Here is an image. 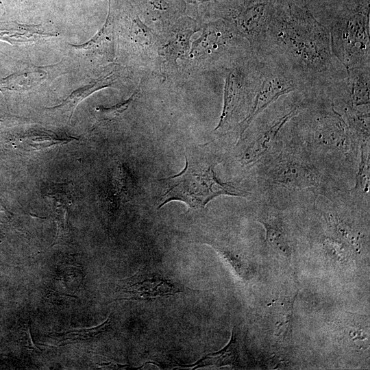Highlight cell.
I'll use <instances>...</instances> for the list:
<instances>
[{
    "label": "cell",
    "instance_id": "cell-1",
    "mask_svg": "<svg viewBox=\"0 0 370 370\" xmlns=\"http://www.w3.org/2000/svg\"><path fill=\"white\" fill-rule=\"evenodd\" d=\"M312 95H332L347 83V71L334 53L328 30L306 0H276L262 51Z\"/></svg>",
    "mask_w": 370,
    "mask_h": 370
},
{
    "label": "cell",
    "instance_id": "cell-2",
    "mask_svg": "<svg viewBox=\"0 0 370 370\" xmlns=\"http://www.w3.org/2000/svg\"><path fill=\"white\" fill-rule=\"evenodd\" d=\"M316 18L328 30L336 58L349 70L370 66L369 0H333Z\"/></svg>",
    "mask_w": 370,
    "mask_h": 370
},
{
    "label": "cell",
    "instance_id": "cell-3",
    "mask_svg": "<svg viewBox=\"0 0 370 370\" xmlns=\"http://www.w3.org/2000/svg\"><path fill=\"white\" fill-rule=\"evenodd\" d=\"M164 180L169 186L162 196L159 208L176 200L184 202L190 208L198 209L221 195L244 197L247 195L232 184L221 182L212 165L190 162L186 157L182 171Z\"/></svg>",
    "mask_w": 370,
    "mask_h": 370
},
{
    "label": "cell",
    "instance_id": "cell-4",
    "mask_svg": "<svg viewBox=\"0 0 370 370\" xmlns=\"http://www.w3.org/2000/svg\"><path fill=\"white\" fill-rule=\"evenodd\" d=\"M262 171L263 184L288 190L318 189L323 175L306 153L284 149L267 160Z\"/></svg>",
    "mask_w": 370,
    "mask_h": 370
},
{
    "label": "cell",
    "instance_id": "cell-5",
    "mask_svg": "<svg viewBox=\"0 0 370 370\" xmlns=\"http://www.w3.org/2000/svg\"><path fill=\"white\" fill-rule=\"evenodd\" d=\"M243 63L227 71L223 108L215 130L237 121L241 116L244 121L250 112L259 81L260 62L258 57L251 53Z\"/></svg>",
    "mask_w": 370,
    "mask_h": 370
},
{
    "label": "cell",
    "instance_id": "cell-6",
    "mask_svg": "<svg viewBox=\"0 0 370 370\" xmlns=\"http://www.w3.org/2000/svg\"><path fill=\"white\" fill-rule=\"evenodd\" d=\"M260 61V77L251 108L241 123L242 136L255 118L280 97L302 91L296 79L267 53L256 54Z\"/></svg>",
    "mask_w": 370,
    "mask_h": 370
},
{
    "label": "cell",
    "instance_id": "cell-7",
    "mask_svg": "<svg viewBox=\"0 0 370 370\" xmlns=\"http://www.w3.org/2000/svg\"><path fill=\"white\" fill-rule=\"evenodd\" d=\"M275 2L276 0H243L232 11V25L249 42L254 54L260 53L264 49Z\"/></svg>",
    "mask_w": 370,
    "mask_h": 370
},
{
    "label": "cell",
    "instance_id": "cell-8",
    "mask_svg": "<svg viewBox=\"0 0 370 370\" xmlns=\"http://www.w3.org/2000/svg\"><path fill=\"white\" fill-rule=\"evenodd\" d=\"M117 291L126 294L125 299H147L173 296L182 291V287L159 274L140 270L121 281Z\"/></svg>",
    "mask_w": 370,
    "mask_h": 370
},
{
    "label": "cell",
    "instance_id": "cell-9",
    "mask_svg": "<svg viewBox=\"0 0 370 370\" xmlns=\"http://www.w3.org/2000/svg\"><path fill=\"white\" fill-rule=\"evenodd\" d=\"M73 186L70 183L54 184L47 195L51 203L57 233L51 246L62 241L69 234L68 213L73 201Z\"/></svg>",
    "mask_w": 370,
    "mask_h": 370
},
{
    "label": "cell",
    "instance_id": "cell-10",
    "mask_svg": "<svg viewBox=\"0 0 370 370\" xmlns=\"http://www.w3.org/2000/svg\"><path fill=\"white\" fill-rule=\"evenodd\" d=\"M345 103L357 109L369 108L370 66H359L347 71Z\"/></svg>",
    "mask_w": 370,
    "mask_h": 370
},
{
    "label": "cell",
    "instance_id": "cell-11",
    "mask_svg": "<svg viewBox=\"0 0 370 370\" xmlns=\"http://www.w3.org/2000/svg\"><path fill=\"white\" fill-rule=\"evenodd\" d=\"M118 74L117 72L113 71L104 76L100 77L95 82L78 88L62 101L61 103L54 106L46 108V110L53 112H58L66 116L71 121L77 106L96 91L111 86L117 80Z\"/></svg>",
    "mask_w": 370,
    "mask_h": 370
},
{
    "label": "cell",
    "instance_id": "cell-12",
    "mask_svg": "<svg viewBox=\"0 0 370 370\" xmlns=\"http://www.w3.org/2000/svg\"><path fill=\"white\" fill-rule=\"evenodd\" d=\"M53 36H57V34L47 32L41 25L0 22V40L11 45L32 43Z\"/></svg>",
    "mask_w": 370,
    "mask_h": 370
},
{
    "label": "cell",
    "instance_id": "cell-13",
    "mask_svg": "<svg viewBox=\"0 0 370 370\" xmlns=\"http://www.w3.org/2000/svg\"><path fill=\"white\" fill-rule=\"evenodd\" d=\"M110 1H109L108 14L106 22L97 33L89 40L79 45H71L73 48L84 51L90 56H103L108 60L112 59L113 49V24L111 16Z\"/></svg>",
    "mask_w": 370,
    "mask_h": 370
},
{
    "label": "cell",
    "instance_id": "cell-14",
    "mask_svg": "<svg viewBox=\"0 0 370 370\" xmlns=\"http://www.w3.org/2000/svg\"><path fill=\"white\" fill-rule=\"evenodd\" d=\"M241 347L236 333L233 330L231 340L221 350L210 354L201 358L195 364L188 367H201L208 365L222 367L226 365L238 366L241 358Z\"/></svg>",
    "mask_w": 370,
    "mask_h": 370
},
{
    "label": "cell",
    "instance_id": "cell-15",
    "mask_svg": "<svg viewBox=\"0 0 370 370\" xmlns=\"http://www.w3.org/2000/svg\"><path fill=\"white\" fill-rule=\"evenodd\" d=\"M46 73L34 70L10 75L0 79V92L3 95L8 91H25L40 84L45 79Z\"/></svg>",
    "mask_w": 370,
    "mask_h": 370
},
{
    "label": "cell",
    "instance_id": "cell-16",
    "mask_svg": "<svg viewBox=\"0 0 370 370\" xmlns=\"http://www.w3.org/2000/svg\"><path fill=\"white\" fill-rule=\"evenodd\" d=\"M360 158L358 159V171L356 176V184L353 188L354 196L359 199H365L369 201V174H370V157L369 142H364L360 144Z\"/></svg>",
    "mask_w": 370,
    "mask_h": 370
},
{
    "label": "cell",
    "instance_id": "cell-17",
    "mask_svg": "<svg viewBox=\"0 0 370 370\" xmlns=\"http://www.w3.org/2000/svg\"><path fill=\"white\" fill-rule=\"evenodd\" d=\"M114 195L118 202L126 201L134 193V186L131 176L122 165L119 166L113 178Z\"/></svg>",
    "mask_w": 370,
    "mask_h": 370
},
{
    "label": "cell",
    "instance_id": "cell-18",
    "mask_svg": "<svg viewBox=\"0 0 370 370\" xmlns=\"http://www.w3.org/2000/svg\"><path fill=\"white\" fill-rule=\"evenodd\" d=\"M110 323V317H108L103 323L96 327L82 330H75L62 333L54 332V334H56L57 336H64V338H62L61 340L62 341L67 340H71L73 341L74 340H88L104 332L109 327Z\"/></svg>",
    "mask_w": 370,
    "mask_h": 370
},
{
    "label": "cell",
    "instance_id": "cell-19",
    "mask_svg": "<svg viewBox=\"0 0 370 370\" xmlns=\"http://www.w3.org/2000/svg\"><path fill=\"white\" fill-rule=\"evenodd\" d=\"M138 91H135L132 96L113 106L104 107L98 106L95 108L97 117L99 121H111L119 117L125 111L127 110L130 104L136 99Z\"/></svg>",
    "mask_w": 370,
    "mask_h": 370
},
{
    "label": "cell",
    "instance_id": "cell-20",
    "mask_svg": "<svg viewBox=\"0 0 370 370\" xmlns=\"http://www.w3.org/2000/svg\"><path fill=\"white\" fill-rule=\"evenodd\" d=\"M191 34L190 30H186L182 34H178L172 43V50L176 53H182L188 49V40Z\"/></svg>",
    "mask_w": 370,
    "mask_h": 370
},
{
    "label": "cell",
    "instance_id": "cell-21",
    "mask_svg": "<svg viewBox=\"0 0 370 370\" xmlns=\"http://www.w3.org/2000/svg\"><path fill=\"white\" fill-rule=\"evenodd\" d=\"M200 1H212V0H199Z\"/></svg>",
    "mask_w": 370,
    "mask_h": 370
},
{
    "label": "cell",
    "instance_id": "cell-22",
    "mask_svg": "<svg viewBox=\"0 0 370 370\" xmlns=\"http://www.w3.org/2000/svg\"><path fill=\"white\" fill-rule=\"evenodd\" d=\"M2 121V119L0 118V122Z\"/></svg>",
    "mask_w": 370,
    "mask_h": 370
}]
</instances>
